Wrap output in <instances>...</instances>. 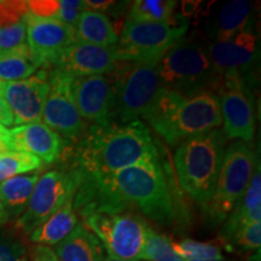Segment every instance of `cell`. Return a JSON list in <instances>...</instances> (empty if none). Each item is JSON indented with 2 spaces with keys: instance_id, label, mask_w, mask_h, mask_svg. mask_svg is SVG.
<instances>
[{
  "instance_id": "20",
  "label": "cell",
  "mask_w": 261,
  "mask_h": 261,
  "mask_svg": "<svg viewBox=\"0 0 261 261\" xmlns=\"http://www.w3.org/2000/svg\"><path fill=\"white\" fill-rule=\"evenodd\" d=\"M253 5L247 0H231L225 3L207 22L210 42H219L232 38L237 33L250 27Z\"/></svg>"
},
{
  "instance_id": "41",
  "label": "cell",
  "mask_w": 261,
  "mask_h": 261,
  "mask_svg": "<svg viewBox=\"0 0 261 261\" xmlns=\"http://www.w3.org/2000/svg\"><path fill=\"white\" fill-rule=\"evenodd\" d=\"M9 129L5 126L0 125V144H5V140L8 138Z\"/></svg>"
},
{
  "instance_id": "23",
  "label": "cell",
  "mask_w": 261,
  "mask_h": 261,
  "mask_svg": "<svg viewBox=\"0 0 261 261\" xmlns=\"http://www.w3.org/2000/svg\"><path fill=\"white\" fill-rule=\"evenodd\" d=\"M74 31L76 41L85 44L114 46L119 44L120 40L119 33L109 16L92 10H84L81 12Z\"/></svg>"
},
{
  "instance_id": "29",
  "label": "cell",
  "mask_w": 261,
  "mask_h": 261,
  "mask_svg": "<svg viewBox=\"0 0 261 261\" xmlns=\"http://www.w3.org/2000/svg\"><path fill=\"white\" fill-rule=\"evenodd\" d=\"M11 54L33 57L27 45V25L24 19L0 27V56Z\"/></svg>"
},
{
  "instance_id": "18",
  "label": "cell",
  "mask_w": 261,
  "mask_h": 261,
  "mask_svg": "<svg viewBox=\"0 0 261 261\" xmlns=\"http://www.w3.org/2000/svg\"><path fill=\"white\" fill-rule=\"evenodd\" d=\"M5 146L9 151H19L51 165L64 150V139L42 122L27 123L9 129Z\"/></svg>"
},
{
  "instance_id": "31",
  "label": "cell",
  "mask_w": 261,
  "mask_h": 261,
  "mask_svg": "<svg viewBox=\"0 0 261 261\" xmlns=\"http://www.w3.org/2000/svg\"><path fill=\"white\" fill-rule=\"evenodd\" d=\"M261 244V220L249 224L233 238L226 249L240 250L243 253H252L260 250Z\"/></svg>"
},
{
  "instance_id": "1",
  "label": "cell",
  "mask_w": 261,
  "mask_h": 261,
  "mask_svg": "<svg viewBox=\"0 0 261 261\" xmlns=\"http://www.w3.org/2000/svg\"><path fill=\"white\" fill-rule=\"evenodd\" d=\"M80 217L138 210L162 226L177 219L174 200L160 159L148 160L106 177H84L73 200Z\"/></svg>"
},
{
  "instance_id": "17",
  "label": "cell",
  "mask_w": 261,
  "mask_h": 261,
  "mask_svg": "<svg viewBox=\"0 0 261 261\" xmlns=\"http://www.w3.org/2000/svg\"><path fill=\"white\" fill-rule=\"evenodd\" d=\"M48 91L50 83L45 70L28 79L5 84L3 98L14 115L15 125L40 122Z\"/></svg>"
},
{
  "instance_id": "28",
  "label": "cell",
  "mask_w": 261,
  "mask_h": 261,
  "mask_svg": "<svg viewBox=\"0 0 261 261\" xmlns=\"http://www.w3.org/2000/svg\"><path fill=\"white\" fill-rule=\"evenodd\" d=\"M40 167H42V162L35 156L19 151H6L0 154V182L37 171Z\"/></svg>"
},
{
  "instance_id": "36",
  "label": "cell",
  "mask_w": 261,
  "mask_h": 261,
  "mask_svg": "<svg viewBox=\"0 0 261 261\" xmlns=\"http://www.w3.org/2000/svg\"><path fill=\"white\" fill-rule=\"evenodd\" d=\"M85 8L86 10L100 12V14L117 15L123 8H126L127 2H113V0H85Z\"/></svg>"
},
{
  "instance_id": "2",
  "label": "cell",
  "mask_w": 261,
  "mask_h": 261,
  "mask_svg": "<svg viewBox=\"0 0 261 261\" xmlns=\"http://www.w3.org/2000/svg\"><path fill=\"white\" fill-rule=\"evenodd\" d=\"M160 159L143 121L89 127L79 142L74 166L84 177H106L148 160Z\"/></svg>"
},
{
  "instance_id": "9",
  "label": "cell",
  "mask_w": 261,
  "mask_h": 261,
  "mask_svg": "<svg viewBox=\"0 0 261 261\" xmlns=\"http://www.w3.org/2000/svg\"><path fill=\"white\" fill-rule=\"evenodd\" d=\"M80 180L81 174L74 165L70 169H52L40 175L27 208L16 220V227L25 234L31 233L74 198Z\"/></svg>"
},
{
  "instance_id": "26",
  "label": "cell",
  "mask_w": 261,
  "mask_h": 261,
  "mask_svg": "<svg viewBox=\"0 0 261 261\" xmlns=\"http://www.w3.org/2000/svg\"><path fill=\"white\" fill-rule=\"evenodd\" d=\"M172 248L185 261H211L224 259L221 244L218 242H200L185 238L181 241H171Z\"/></svg>"
},
{
  "instance_id": "40",
  "label": "cell",
  "mask_w": 261,
  "mask_h": 261,
  "mask_svg": "<svg viewBox=\"0 0 261 261\" xmlns=\"http://www.w3.org/2000/svg\"><path fill=\"white\" fill-rule=\"evenodd\" d=\"M6 223H9V218L8 214H6L4 204H3L2 197H0V226H3V225H5Z\"/></svg>"
},
{
  "instance_id": "45",
  "label": "cell",
  "mask_w": 261,
  "mask_h": 261,
  "mask_svg": "<svg viewBox=\"0 0 261 261\" xmlns=\"http://www.w3.org/2000/svg\"><path fill=\"white\" fill-rule=\"evenodd\" d=\"M211 261H231V260H226V259H225V257H224V259H220V260H211Z\"/></svg>"
},
{
  "instance_id": "44",
  "label": "cell",
  "mask_w": 261,
  "mask_h": 261,
  "mask_svg": "<svg viewBox=\"0 0 261 261\" xmlns=\"http://www.w3.org/2000/svg\"><path fill=\"white\" fill-rule=\"evenodd\" d=\"M6 151H9V150L5 146V144H0V154H4Z\"/></svg>"
},
{
  "instance_id": "38",
  "label": "cell",
  "mask_w": 261,
  "mask_h": 261,
  "mask_svg": "<svg viewBox=\"0 0 261 261\" xmlns=\"http://www.w3.org/2000/svg\"><path fill=\"white\" fill-rule=\"evenodd\" d=\"M0 125L3 126H14V115L4 98H0Z\"/></svg>"
},
{
  "instance_id": "32",
  "label": "cell",
  "mask_w": 261,
  "mask_h": 261,
  "mask_svg": "<svg viewBox=\"0 0 261 261\" xmlns=\"http://www.w3.org/2000/svg\"><path fill=\"white\" fill-rule=\"evenodd\" d=\"M28 14L27 2L3 0L0 2V27L17 23Z\"/></svg>"
},
{
  "instance_id": "25",
  "label": "cell",
  "mask_w": 261,
  "mask_h": 261,
  "mask_svg": "<svg viewBox=\"0 0 261 261\" xmlns=\"http://www.w3.org/2000/svg\"><path fill=\"white\" fill-rule=\"evenodd\" d=\"M177 4L174 0H136L129 6L126 21L169 23Z\"/></svg>"
},
{
  "instance_id": "6",
  "label": "cell",
  "mask_w": 261,
  "mask_h": 261,
  "mask_svg": "<svg viewBox=\"0 0 261 261\" xmlns=\"http://www.w3.org/2000/svg\"><path fill=\"white\" fill-rule=\"evenodd\" d=\"M259 165V154L252 143L234 140L226 146L214 194L201 210L208 226L212 228L221 226L237 201L246 192Z\"/></svg>"
},
{
  "instance_id": "37",
  "label": "cell",
  "mask_w": 261,
  "mask_h": 261,
  "mask_svg": "<svg viewBox=\"0 0 261 261\" xmlns=\"http://www.w3.org/2000/svg\"><path fill=\"white\" fill-rule=\"evenodd\" d=\"M33 261H60L54 249L45 246H35L32 253Z\"/></svg>"
},
{
  "instance_id": "12",
  "label": "cell",
  "mask_w": 261,
  "mask_h": 261,
  "mask_svg": "<svg viewBox=\"0 0 261 261\" xmlns=\"http://www.w3.org/2000/svg\"><path fill=\"white\" fill-rule=\"evenodd\" d=\"M250 85L240 80L221 83L218 94L223 132L227 139L252 143L255 137V98Z\"/></svg>"
},
{
  "instance_id": "8",
  "label": "cell",
  "mask_w": 261,
  "mask_h": 261,
  "mask_svg": "<svg viewBox=\"0 0 261 261\" xmlns=\"http://www.w3.org/2000/svg\"><path fill=\"white\" fill-rule=\"evenodd\" d=\"M83 224L98 238L107 256L119 260H143L150 226L136 211L93 213Z\"/></svg>"
},
{
  "instance_id": "35",
  "label": "cell",
  "mask_w": 261,
  "mask_h": 261,
  "mask_svg": "<svg viewBox=\"0 0 261 261\" xmlns=\"http://www.w3.org/2000/svg\"><path fill=\"white\" fill-rule=\"evenodd\" d=\"M29 14L42 18H55L58 10V0H32L27 2Z\"/></svg>"
},
{
  "instance_id": "19",
  "label": "cell",
  "mask_w": 261,
  "mask_h": 261,
  "mask_svg": "<svg viewBox=\"0 0 261 261\" xmlns=\"http://www.w3.org/2000/svg\"><path fill=\"white\" fill-rule=\"evenodd\" d=\"M261 220V173L260 165L254 172L249 185L242 197L237 201L232 211L221 224L219 242L221 247H228L232 240L244 227L254 221Z\"/></svg>"
},
{
  "instance_id": "4",
  "label": "cell",
  "mask_w": 261,
  "mask_h": 261,
  "mask_svg": "<svg viewBox=\"0 0 261 261\" xmlns=\"http://www.w3.org/2000/svg\"><path fill=\"white\" fill-rule=\"evenodd\" d=\"M226 144L223 129L217 128L184 140L174 154L179 184L201 210L214 194Z\"/></svg>"
},
{
  "instance_id": "7",
  "label": "cell",
  "mask_w": 261,
  "mask_h": 261,
  "mask_svg": "<svg viewBox=\"0 0 261 261\" xmlns=\"http://www.w3.org/2000/svg\"><path fill=\"white\" fill-rule=\"evenodd\" d=\"M156 64L122 61L109 74L115 89V123L139 121L148 113L161 89Z\"/></svg>"
},
{
  "instance_id": "22",
  "label": "cell",
  "mask_w": 261,
  "mask_h": 261,
  "mask_svg": "<svg viewBox=\"0 0 261 261\" xmlns=\"http://www.w3.org/2000/svg\"><path fill=\"white\" fill-rule=\"evenodd\" d=\"M73 200L74 198L68 201L40 226L33 230L28 234L29 241L37 246L50 248L62 242L79 224V215L74 210Z\"/></svg>"
},
{
  "instance_id": "11",
  "label": "cell",
  "mask_w": 261,
  "mask_h": 261,
  "mask_svg": "<svg viewBox=\"0 0 261 261\" xmlns=\"http://www.w3.org/2000/svg\"><path fill=\"white\" fill-rule=\"evenodd\" d=\"M189 25L126 21L119 45L126 61L158 63L163 55L187 35Z\"/></svg>"
},
{
  "instance_id": "30",
  "label": "cell",
  "mask_w": 261,
  "mask_h": 261,
  "mask_svg": "<svg viewBox=\"0 0 261 261\" xmlns=\"http://www.w3.org/2000/svg\"><path fill=\"white\" fill-rule=\"evenodd\" d=\"M172 238L150 227L144 248V261H185L173 250Z\"/></svg>"
},
{
  "instance_id": "10",
  "label": "cell",
  "mask_w": 261,
  "mask_h": 261,
  "mask_svg": "<svg viewBox=\"0 0 261 261\" xmlns=\"http://www.w3.org/2000/svg\"><path fill=\"white\" fill-rule=\"evenodd\" d=\"M259 35L248 27L232 38L219 42L208 41V55L218 80V90L221 83L240 80L250 86L255 84V73L259 62Z\"/></svg>"
},
{
  "instance_id": "24",
  "label": "cell",
  "mask_w": 261,
  "mask_h": 261,
  "mask_svg": "<svg viewBox=\"0 0 261 261\" xmlns=\"http://www.w3.org/2000/svg\"><path fill=\"white\" fill-rule=\"evenodd\" d=\"M40 173L38 171L10 178L0 182V197L9 221L17 220L27 208Z\"/></svg>"
},
{
  "instance_id": "5",
  "label": "cell",
  "mask_w": 261,
  "mask_h": 261,
  "mask_svg": "<svg viewBox=\"0 0 261 261\" xmlns=\"http://www.w3.org/2000/svg\"><path fill=\"white\" fill-rule=\"evenodd\" d=\"M160 87L192 97L203 92L218 93V80L208 55V41L185 35L156 64Z\"/></svg>"
},
{
  "instance_id": "3",
  "label": "cell",
  "mask_w": 261,
  "mask_h": 261,
  "mask_svg": "<svg viewBox=\"0 0 261 261\" xmlns=\"http://www.w3.org/2000/svg\"><path fill=\"white\" fill-rule=\"evenodd\" d=\"M143 119L168 144L179 145L192 137L220 128L219 94L203 92L187 98L173 91L160 89Z\"/></svg>"
},
{
  "instance_id": "43",
  "label": "cell",
  "mask_w": 261,
  "mask_h": 261,
  "mask_svg": "<svg viewBox=\"0 0 261 261\" xmlns=\"http://www.w3.org/2000/svg\"><path fill=\"white\" fill-rule=\"evenodd\" d=\"M5 84L4 81H0V98H3V93H4V89H5Z\"/></svg>"
},
{
  "instance_id": "27",
  "label": "cell",
  "mask_w": 261,
  "mask_h": 261,
  "mask_svg": "<svg viewBox=\"0 0 261 261\" xmlns=\"http://www.w3.org/2000/svg\"><path fill=\"white\" fill-rule=\"evenodd\" d=\"M40 68L33 57L24 55L11 54L0 56V81L12 83V81L24 80L34 75Z\"/></svg>"
},
{
  "instance_id": "15",
  "label": "cell",
  "mask_w": 261,
  "mask_h": 261,
  "mask_svg": "<svg viewBox=\"0 0 261 261\" xmlns=\"http://www.w3.org/2000/svg\"><path fill=\"white\" fill-rule=\"evenodd\" d=\"M71 93L85 122L94 126L115 123V89L110 75L71 79Z\"/></svg>"
},
{
  "instance_id": "39",
  "label": "cell",
  "mask_w": 261,
  "mask_h": 261,
  "mask_svg": "<svg viewBox=\"0 0 261 261\" xmlns=\"http://www.w3.org/2000/svg\"><path fill=\"white\" fill-rule=\"evenodd\" d=\"M200 4H201L200 2H182L181 3V14L184 16L192 15Z\"/></svg>"
},
{
  "instance_id": "21",
  "label": "cell",
  "mask_w": 261,
  "mask_h": 261,
  "mask_svg": "<svg viewBox=\"0 0 261 261\" xmlns=\"http://www.w3.org/2000/svg\"><path fill=\"white\" fill-rule=\"evenodd\" d=\"M54 252L60 261H103L106 257L98 238L81 221L54 247Z\"/></svg>"
},
{
  "instance_id": "14",
  "label": "cell",
  "mask_w": 261,
  "mask_h": 261,
  "mask_svg": "<svg viewBox=\"0 0 261 261\" xmlns=\"http://www.w3.org/2000/svg\"><path fill=\"white\" fill-rule=\"evenodd\" d=\"M48 83L50 91L42 110L44 123L62 138L79 139L86 132L87 125L75 106L71 93V77L52 70Z\"/></svg>"
},
{
  "instance_id": "33",
  "label": "cell",
  "mask_w": 261,
  "mask_h": 261,
  "mask_svg": "<svg viewBox=\"0 0 261 261\" xmlns=\"http://www.w3.org/2000/svg\"><path fill=\"white\" fill-rule=\"evenodd\" d=\"M58 4L60 5L55 19L74 28L79 21L81 12L86 10L85 3L83 0H58Z\"/></svg>"
},
{
  "instance_id": "13",
  "label": "cell",
  "mask_w": 261,
  "mask_h": 261,
  "mask_svg": "<svg viewBox=\"0 0 261 261\" xmlns=\"http://www.w3.org/2000/svg\"><path fill=\"white\" fill-rule=\"evenodd\" d=\"M122 61H126V56L119 44L114 46H98L75 41L58 56L52 64V70L71 79L109 75Z\"/></svg>"
},
{
  "instance_id": "42",
  "label": "cell",
  "mask_w": 261,
  "mask_h": 261,
  "mask_svg": "<svg viewBox=\"0 0 261 261\" xmlns=\"http://www.w3.org/2000/svg\"><path fill=\"white\" fill-rule=\"evenodd\" d=\"M103 261H144V260H119V259H112V257L106 255Z\"/></svg>"
},
{
  "instance_id": "16",
  "label": "cell",
  "mask_w": 261,
  "mask_h": 261,
  "mask_svg": "<svg viewBox=\"0 0 261 261\" xmlns=\"http://www.w3.org/2000/svg\"><path fill=\"white\" fill-rule=\"evenodd\" d=\"M23 19L29 51L40 67L54 64L62 52L76 41L74 28L57 19L38 17L29 11Z\"/></svg>"
},
{
  "instance_id": "34",
  "label": "cell",
  "mask_w": 261,
  "mask_h": 261,
  "mask_svg": "<svg viewBox=\"0 0 261 261\" xmlns=\"http://www.w3.org/2000/svg\"><path fill=\"white\" fill-rule=\"evenodd\" d=\"M0 261H25V247L16 237L0 232Z\"/></svg>"
}]
</instances>
